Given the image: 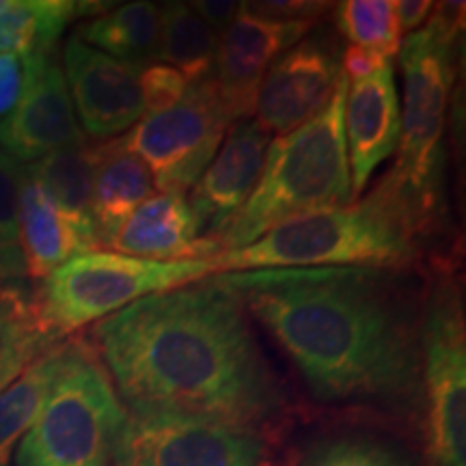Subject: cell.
Instances as JSON below:
<instances>
[{
	"label": "cell",
	"mask_w": 466,
	"mask_h": 466,
	"mask_svg": "<svg viewBox=\"0 0 466 466\" xmlns=\"http://www.w3.org/2000/svg\"><path fill=\"white\" fill-rule=\"evenodd\" d=\"M156 195L149 168L116 137L93 147V223L100 247H106L119 227L141 203Z\"/></svg>",
	"instance_id": "18"
},
{
	"label": "cell",
	"mask_w": 466,
	"mask_h": 466,
	"mask_svg": "<svg viewBox=\"0 0 466 466\" xmlns=\"http://www.w3.org/2000/svg\"><path fill=\"white\" fill-rule=\"evenodd\" d=\"M387 63L391 61H384L382 56H378L374 52L365 48H359V46H350V48H346V52L341 55V72L348 80H359L378 72V69L387 66Z\"/></svg>",
	"instance_id": "33"
},
{
	"label": "cell",
	"mask_w": 466,
	"mask_h": 466,
	"mask_svg": "<svg viewBox=\"0 0 466 466\" xmlns=\"http://www.w3.org/2000/svg\"><path fill=\"white\" fill-rule=\"evenodd\" d=\"M28 173L37 179L50 201L67 214L85 233H89L100 247L93 223V147L76 145L52 151L44 158L26 165Z\"/></svg>",
	"instance_id": "22"
},
{
	"label": "cell",
	"mask_w": 466,
	"mask_h": 466,
	"mask_svg": "<svg viewBox=\"0 0 466 466\" xmlns=\"http://www.w3.org/2000/svg\"><path fill=\"white\" fill-rule=\"evenodd\" d=\"M188 85L190 83L182 74L175 72L173 67L165 66V63H151V66H145L141 74L145 113L158 115L177 106L186 96V91H188Z\"/></svg>",
	"instance_id": "29"
},
{
	"label": "cell",
	"mask_w": 466,
	"mask_h": 466,
	"mask_svg": "<svg viewBox=\"0 0 466 466\" xmlns=\"http://www.w3.org/2000/svg\"><path fill=\"white\" fill-rule=\"evenodd\" d=\"M337 28L352 46L391 61L401 48V31L391 0H348L335 7Z\"/></svg>",
	"instance_id": "26"
},
{
	"label": "cell",
	"mask_w": 466,
	"mask_h": 466,
	"mask_svg": "<svg viewBox=\"0 0 466 466\" xmlns=\"http://www.w3.org/2000/svg\"><path fill=\"white\" fill-rule=\"evenodd\" d=\"M348 85L341 76L330 102L313 119L270 141L255 190L240 212L208 240L217 255L248 247L291 218L352 203L343 132Z\"/></svg>",
	"instance_id": "4"
},
{
	"label": "cell",
	"mask_w": 466,
	"mask_h": 466,
	"mask_svg": "<svg viewBox=\"0 0 466 466\" xmlns=\"http://www.w3.org/2000/svg\"><path fill=\"white\" fill-rule=\"evenodd\" d=\"M63 357V341L31 367H26L9 387L0 391V466H11L14 453L25 439L58 374Z\"/></svg>",
	"instance_id": "25"
},
{
	"label": "cell",
	"mask_w": 466,
	"mask_h": 466,
	"mask_svg": "<svg viewBox=\"0 0 466 466\" xmlns=\"http://www.w3.org/2000/svg\"><path fill=\"white\" fill-rule=\"evenodd\" d=\"M113 466H275L268 434L167 412H126Z\"/></svg>",
	"instance_id": "10"
},
{
	"label": "cell",
	"mask_w": 466,
	"mask_h": 466,
	"mask_svg": "<svg viewBox=\"0 0 466 466\" xmlns=\"http://www.w3.org/2000/svg\"><path fill=\"white\" fill-rule=\"evenodd\" d=\"M190 9L220 37L236 22L242 3H233V0H199V3H190Z\"/></svg>",
	"instance_id": "32"
},
{
	"label": "cell",
	"mask_w": 466,
	"mask_h": 466,
	"mask_svg": "<svg viewBox=\"0 0 466 466\" xmlns=\"http://www.w3.org/2000/svg\"><path fill=\"white\" fill-rule=\"evenodd\" d=\"M197 240L199 236L186 197L177 192H158L134 209L132 217L113 236L108 248L127 258L177 261L195 259Z\"/></svg>",
	"instance_id": "19"
},
{
	"label": "cell",
	"mask_w": 466,
	"mask_h": 466,
	"mask_svg": "<svg viewBox=\"0 0 466 466\" xmlns=\"http://www.w3.org/2000/svg\"><path fill=\"white\" fill-rule=\"evenodd\" d=\"M85 143L55 50L25 56V89L14 110L0 119V149L15 162H35Z\"/></svg>",
	"instance_id": "12"
},
{
	"label": "cell",
	"mask_w": 466,
	"mask_h": 466,
	"mask_svg": "<svg viewBox=\"0 0 466 466\" xmlns=\"http://www.w3.org/2000/svg\"><path fill=\"white\" fill-rule=\"evenodd\" d=\"M17 227L25 255L26 277L44 281L58 266L78 255L100 248L67 214H63L46 195L37 179L22 165L20 199H17Z\"/></svg>",
	"instance_id": "17"
},
{
	"label": "cell",
	"mask_w": 466,
	"mask_h": 466,
	"mask_svg": "<svg viewBox=\"0 0 466 466\" xmlns=\"http://www.w3.org/2000/svg\"><path fill=\"white\" fill-rule=\"evenodd\" d=\"M316 22L268 20L250 14L242 3L236 22L220 35L214 83L231 124L250 119L255 96L268 69L279 56L300 44Z\"/></svg>",
	"instance_id": "14"
},
{
	"label": "cell",
	"mask_w": 466,
	"mask_h": 466,
	"mask_svg": "<svg viewBox=\"0 0 466 466\" xmlns=\"http://www.w3.org/2000/svg\"><path fill=\"white\" fill-rule=\"evenodd\" d=\"M428 466H466V333L462 289L451 275L428 288L421 326Z\"/></svg>",
	"instance_id": "8"
},
{
	"label": "cell",
	"mask_w": 466,
	"mask_h": 466,
	"mask_svg": "<svg viewBox=\"0 0 466 466\" xmlns=\"http://www.w3.org/2000/svg\"><path fill=\"white\" fill-rule=\"evenodd\" d=\"M299 466H417L395 442L374 436H339L318 442Z\"/></svg>",
	"instance_id": "27"
},
{
	"label": "cell",
	"mask_w": 466,
	"mask_h": 466,
	"mask_svg": "<svg viewBox=\"0 0 466 466\" xmlns=\"http://www.w3.org/2000/svg\"><path fill=\"white\" fill-rule=\"evenodd\" d=\"M436 5L430 0H400L395 3V17L401 33H417L428 25Z\"/></svg>",
	"instance_id": "34"
},
{
	"label": "cell",
	"mask_w": 466,
	"mask_h": 466,
	"mask_svg": "<svg viewBox=\"0 0 466 466\" xmlns=\"http://www.w3.org/2000/svg\"><path fill=\"white\" fill-rule=\"evenodd\" d=\"M126 410L89 339H66L48 398L15 451V466H113Z\"/></svg>",
	"instance_id": "6"
},
{
	"label": "cell",
	"mask_w": 466,
	"mask_h": 466,
	"mask_svg": "<svg viewBox=\"0 0 466 466\" xmlns=\"http://www.w3.org/2000/svg\"><path fill=\"white\" fill-rule=\"evenodd\" d=\"M58 343L39 313L35 291L22 281H0V391Z\"/></svg>",
	"instance_id": "20"
},
{
	"label": "cell",
	"mask_w": 466,
	"mask_h": 466,
	"mask_svg": "<svg viewBox=\"0 0 466 466\" xmlns=\"http://www.w3.org/2000/svg\"><path fill=\"white\" fill-rule=\"evenodd\" d=\"M268 147L270 132L255 119L231 124L217 156L190 188V199H186L197 236L209 240L240 212L259 182Z\"/></svg>",
	"instance_id": "15"
},
{
	"label": "cell",
	"mask_w": 466,
	"mask_h": 466,
	"mask_svg": "<svg viewBox=\"0 0 466 466\" xmlns=\"http://www.w3.org/2000/svg\"><path fill=\"white\" fill-rule=\"evenodd\" d=\"M220 37L201 20L190 5L167 3L160 9V37L156 61L199 83L214 74Z\"/></svg>",
	"instance_id": "24"
},
{
	"label": "cell",
	"mask_w": 466,
	"mask_h": 466,
	"mask_svg": "<svg viewBox=\"0 0 466 466\" xmlns=\"http://www.w3.org/2000/svg\"><path fill=\"white\" fill-rule=\"evenodd\" d=\"M160 37V7L154 3H127L78 26L76 39L126 63L156 61Z\"/></svg>",
	"instance_id": "21"
},
{
	"label": "cell",
	"mask_w": 466,
	"mask_h": 466,
	"mask_svg": "<svg viewBox=\"0 0 466 466\" xmlns=\"http://www.w3.org/2000/svg\"><path fill=\"white\" fill-rule=\"evenodd\" d=\"M66 83L83 130L113 141L145 116L141 74L145 66L126 63L72 37L63 50ZM83 132V134H85Z\"/></svg>",
	"instance_id": "13"
},
{
	"label": "cell",
	"mask_w": 466,
	"mask_h": 466,
	"mask_svg": "<svg viewBox=\"0 0 466 466\" xmlns=\"http://www.w3.org/2000/svg\"><path fill=\"white\" fill-rule=\"evenodd\" d=\"M250 14L268 17V20H283V22H294V20H305V22H316L319 15H324L326 11L333 9L335 5L330 3H244Z\"/></svg>",
	"instance_id": "30"
},
{
	"label": "cell",
	"mask_w": 466,
	"mask_h": 466,
	"mask_svg": "<svg viewBox=\"0 0 466 466\" xmlns=\"http://www.w3.org/2000/svg\"><path fill=\"white\" fill-rule=\"evenodd\" d=\"M72 0H3L0 5V55L28 56L55 50V44L76 15L100 5Z\"/></svg>",
	"instance_id": "23"
},
{
	"label": "cell",
	"mask_w": 466,
	"mask_h": 466,
	"mask_svg": "<svg viewBox=\"0 0 466 466\" xmlns=\"http://www.w3.org/2000/svg\"><path fill=\"white\" fill-rule=\"evenodd\" d=\"M464 5H441L421 31L408 35L400 48L404 69V113H401L398 158L384 177L415 209L425 229L439 231L445 182V116L456 83L458 35Z\"/></svg>",
	"instance_id": "5"
},
{
	"label": "cell",
	"mask_w": 466,
	"mask_h": 466,
	"mask_svg": "<svg viewBox=\"0 0 466 466\" xmlns=\"http://www.w3.org/2000/svg\"><path fill=\"white\" fill-rule=\"evenodd\" d=\"M410 268L322 266L218 272L272 335L313 398L400 406L421 389L425 294Z\"/></svg>",
	"instance_id": "1"
},
{
	"label": "cell",
	"mask_w": 466,
	"mask_h": 466,
	"mask_svg": "<svg viewBox=\"0 0 466 466\" xmlns=\"http://www.w3.org/2000/svg\"><path fill=\"white\" fill-rule=\"evenodd\" d=\"M217 275L208 259L151 261L121 253L78 255L58 266L35 291L39 313L56 339L113 316L145 296Z\"/></svg>",
	"instance_id": "7"
},
{
	"label": "cell",
	"mask_w": 466,
	"mask_h": 466,
	"mask_svg": "<svg viewBox=\"0 0 466 466\" xmlns=\"http://www.w3.org/2000/svg\"><path fill=\"white\" fill-rule=\"evenodd\" d=\"M341 76V52L333 35H307L266 72L255 96V121L279 137L294 132L330 102Z\"/></svg>",
	"instance_id": "11"
},
{
	"label": "cell",
	"mask_w": 466,
	"mask_h": 466,
	"mask_svg": "<svg viewBox=\"0 0 466 466\" xmlns=\"http://www.w3.org/2000/svg\"><path fill=\"white\" fill-rule=\"evenodd\" d=\"M400 126L401 113L391 63L348 85L343 132H346L352 201L360 199L378 165L395 154Z\"/></svg>",
	"instance_id": "16"
},
{
	"label": "cell",
	"mask_w": 466,
	"mask_h": 466,
	"mask_svg": "<svg viewBox=\"0 0 466 466\" xmlns=\"http://www.w3.org/2000/svg\"><path fill=\"white\" fill-rule=\"evenodd\" d=\"M25 89V56L0 55V119L7 116Z\"/></svg>",
	"instance_id": "31"
},
{
	"label": "cell",
	"mask_w": 466,
	"mask_h": 466,
	"mask_svg": "<svg viewBox=\"0 0 466 466\" xmlns=\"http://www.w3.org/2000/svg\"><path fill=\"white\" fill-rule=\"evenodd\" d=\"M20 175V162L0 149V281H25L26 279L20 227H17Z\"/></svg>",
	"instance_id": "28"
},
{
	"label": "cell",
	"mask_w": 466,
	"mask_h": 466,
	"mask_svg": "<svg viewBox=\"0 0 466 466\" xmlns=\"http://www.w3.org/2000/svg\"><path fill=\"white\" fill-rule=\"evenodd\" d=\"M89 343L130 412L270 434L288 410L248 313L212 277L132 302L93 326Z\"/></svg>",
	"instance_id": "2"
},
{
	"label": "cell",
	"mask_w": 466,
	"mask_h": 466,
	"mask_svg": "<svg viewBox=\"0 0 466 466\" xmlns=\"http://www.w3.org/2000/svg\"><path fill=\"white\" fill-rule=\"evenodd\" d=\"M430 231L401 192L382 177L370 197L291 218L259 240L208 259L214 272L261 268H412Z\"/></svg>",
	"instance_id": "3"
},
{
	"label": "cell",
	"mask_w": 466,
	"mask_h": 466,
	"mask_svg": "<svg viewBox=\"0 0 466 466\" xmlns=\"http://www.w3.org/2000/svg\"><path fill=\"white\" fill-rule=\"evenodd\" d=\"M229 127L231 119L209 76L190 83L177 106L145 115L121 138L147 165L156 190L184 195L217 156Z\"/></svg>",
	"instance_id": "9"
}]
</instances>
